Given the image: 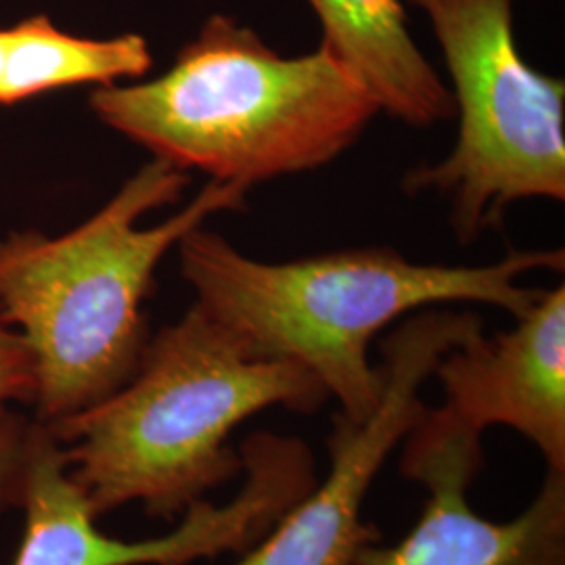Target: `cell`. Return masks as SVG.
<instances>
[{
  "instance_id": "obj_1",
  "label": "cell",
  "mask_w": 565,
  "mask_h": 565,
  "mask_svg": "<svg viewBox=\"0 0 565 565\" xmlns=\"http://www.w3.org/2000/svg\"><path fill=\"white\" fill-rule=\"evenodd\" d=\"M329 394L302 364L260 359L202 303L166 324L132 377L49 429L97 520L141 503L174 522L243 476L235 427L270 406L315 415Z\"/></svg>"
},
{
  "instance_id": "obj_2",
  "label": "cell",
  "mask_w": 565,
  "mask_h": 565,
  "mask_svg": "<svg viewBox=\"0 0 565 565\" xmlns=\"http://www.w3.org/2000/svg\"><path fill=\"white\" fill-rule=\"evenodd\" d=\"M179 252L195 302L252 354L302 364L356 424L382 398L384 380L369 345L385 327L424 308L459 302L497 306L518 319L543 294L518 279L539 268L564 270V249L511 252L484 266L411 263L392 247L258 263L203 226L182 237Z\"/></svg>"
},
{
  "instance_id": "obj_3",
  "label": "cell",
  "mask_w": 565,
  "mask_h": 565,
  "mask_svg": "<svg viewBox=\"0 0 565 565\" xmlns=\"http://www.w3.org/2000/svg\"><path fill=\"white\" fill-rule=\"evenodd\" d=\"M186 182L153 158L70 233L0 239V323L32 352L39 424H60L132 377L149 342L142 303L163 256L214 214L245 207L243 186L210 181L184 210L142 228L151 210L181 200Z\"/></svg>"
},
{
  "instance_id": "obj_4",
  "label": "cell",
  "mask_w": 565,
  "mask_h": 565,
  "mask_svg": "<svg viewBox=\"0 0 565 565\" xmlns=\"http://www.w3.org/2000/svg\"><path fill=\"white\" fill-rule=\"evenodd\" d=\"M90 109L156 160L245 191L333 162L382 111L324 44L282 57L228 15L205 21L162 76L97 88Z\"/></svg>"
},
{
  "instance_id": "obj_5",
  "label": "cell",
  "mask_w": 565,
  "mask_h": 565,
  "mask_svg": "<svg viewBox=\"0 0 565 565\" xmlns=\"http://www.w3.org/2000/svg\"><path fill=\"white\" fill-rule=\"evenodd\" d=\"M443 49L459 132L452 151L406 174L408 195L450 202L459 242L503 224L520 200H565V82L525 63L513 34V0H408Z\"/></svg>"
},
{
  "instance_id": "obj_6",
  "label": "cell",
  "mask_w": 565,
  "mask_h": 565,
  "mask_svg": "<svg viewBox=\"0 0 565 565\" xmlns=\"http://www.w3.org/2000/svg\"><path fill=\"white\" fill-rule=\"evenodd\" d=\"M243 484L224 505L198 501L158 539L121 541L97 527V515L72 480L63 450L36 422L21 509L20 551L11 565H189L249 551L317 484V461L298 436L256 431L239 446Z\"/></svg>"
},
{
  "instance_id": "obj_7",
  "label": "cell",
  "mask_w": 565,
  "mask_h": 565,
  "mask_svg": "<svg viewBox=\"0 0 565 565\" xmlns=\"http://www.w3.org/2000/svg\"><path fill=\"white\" fill-rule=\"evenodd\" d=\"M484 331L476 312L424 308L382 340V398L356 424L342 413L327 436L329 473L285 511L237 565H354L361 548L382 543L363 507L387 457L425 413L422 387L448 350Z\"/></svg>"
},
{
  "instance_id": "obj_8",
  "label": "cell",
  "mask_w": 565,
  "mask_h": 565,
  "mask_svg": "<svg viewBox=\"0 0 565 565\" xmlns=\"http://www.w3.org/2000/svg\"><path fill=\"white\" fill-rule=\"evenodd\" d=\"M484 463L482 436L425 408L401 455L404 478L425 488L422 518L396 545L363 546L354 565H565V473L546 471L518 518L490 522L467 499Z\"/></svg>"
},
{
  "instance_id": "obj_9",
  "label": "cell",
  "mask_w": 565,
  "mask_h": 565,
  "mask_svg": "<svg viewBox=\"0 0 565 565\" xmlns=\"http://www.w3.org/2000/svg\"><path fill=\"white\" fill-rule=\"evenodd\" d=\"M509 331H484L448 350L434 375L445 417L482 436L507 425L541 452L546 471L565 473V287L541 294Z\"/></svg>"
},
{
  "instance_id": "obj_10",
  "label": "cell",
  "mask_w": 565,
  "mask_h": 565,
  "mask_svg": "<svg viewBox=\"0 0 565 565\" xmlns=\"http://www.w3.org/2000/svg\"><path fill=\"white\" fill-rule=\"evenodd\" d=\"M324 44L363 82L380 109L415 128L455 116L434 65L413 41L401 0H308Z\"/></svg>"
},
{
  "instance_id": "obj_11",
  "label": "cell",
  "mask_w": 565,
  "mask_h": 565,
  "mask_svg": "<svg viewBox=\"0 0 565 565\" xmlns=\"http://www.w3.org/2000/svg\"><path fill=\"white\" fill-rule=\"evenodd\" d=\"M34 434L36 419L0 411V511L21 507Z\"/></svg>"
},
{
  "instance_id": "obj_12",
  "label": "cell",
  "mask_w": 565,
  "mask_h": 565,
  "mask_svg": "<svg viewBox=\"0 0 565 565\" xmlns=\"http://www.w3.org/2000/svg\"><path fill=\"white\" fill-rule=\"evenodd\" d=\"M36 392L34 359L25 340L0 323V411L13 403L32 404Z\"/></svg>"
},
{
  "instance_id": "obj_13",
  "label": "cell",
  "mask_w": 565,
  "mask_h": 565,
  "mask_svg": "<svg viewBox=\"0 0 565 565\" xmlns=\"http://www.w3.org/2000/svg\"><path fill=\"white\" fill-rule=\"evenodd\" d=\"M7 55H9V28L0 30V84H2L4 67H7Z\"/></svg>"
}]
</instances>
